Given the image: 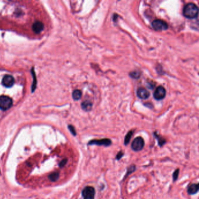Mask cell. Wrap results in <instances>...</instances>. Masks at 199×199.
Instances as JSON below:
<instances>
[{"instance_id":"6da1fadb","label":"cell","mask_w":199,"mask_h":199,"mask_svg":"<svg viewBox=\"0 0 199 199\" xmlns=\"http://www.w3.org/2000/svg\"><path fill=\"white\" fill-rule=\"evenodd\" d=\"M198 7L193 3H188L186 4L183 10V15L188 19H194L198 15Z\"/></svg>"},{"instance_id":"7a4b0ae2","label":"cell","mask_w":199,"mask_h":199,"mask_svg":"<svg viewBox=\"0 0 199 199\" xmlns=\"http://www.w3.org/2000/svg\"><path fill=\"white\" fill-rule=\"evenodd\" d=\"M145 145L144 140L141 137H137L134 139L131 143V149L135 152H139L141 151Z\"/></svg>"},{"instance_id":"3957f363","label":"cell","mask_w":199,"mask_h":199,"mask_svg":"<svg viewBox=\"0 0 199 199\" xmlns=\"http://www.w3.org/2000/svg\"><path fill=\"white\" fill-rule=\"evenodd\" d=\"M13 104L12 99L5 95L0 96V109L2 110H6L9 109Z\"/></svg>"},{"instance_id":"277c9868","label":"cell","mask_w":199,"mask_h":199,"mask_svg":"<svg viewBox=\"0 0 199 199\" xmlns=\"http://www.w3.org/2000/svg\"><path fill=\"white\" fill-rule=\"evenodd\" d=\"M82 195L83 199H95V188L90 186H87L85 187L82 191Z\"/></svg>"},{"instance_id":"5b68a950","label":"cell","mask_w":199,"mask_h":199,"mask_svg":"<svg viewBox=\"0 0 199 199\" xmlns=\"http://www.w3.org/2000/svg\"><path fill=\"white\" fill-rule=\"evenodd\" d=\"M111 144V141L109 138H103L100 139H92L89 141L88 145H96L98 146H109Z\"/></svg>"},{"instance_id":"8992f818","label":"cell","mask_w":199,"mask_h":199,"mask_svg":"<svg viewBox=\"0 0 199 199\" xmlns=\"http://www.w3.org/2000/svg\"><path fill=\"white\" fill-rule=\"evenodd\" d=\"M153 28L156 30H164L168 27L167 23L160 19H155L152 22Z\"/></svg>"},{"instance_id":"52a82bcc","label":"cell","mask_w":199,"mask_h":199,"mask_svg":"<svg viewBox=\"0 0 199 199\" xmlns=\"http://www.w3.org/2000/svg\"><path fill=\"white\" fill-rule=\"evenodd\" d=\"M166 95V90L162 86H159L153 93V97L156 100L163 99Z\"/></svg>"},{"instance_id":"ba28073f","label":"cell","mask_w":199,"mask_h":199,"mask_svg":"<svg viewBox=\"0 0 199 199\" xmlns=\"http://www.w3.org/2000/svg\"><path fill=\"white\" fill-rule=\"evenodd\" d=\"M14 82H15L14 78L12 75H6L2 78V83L4 86L10 88L13 85Z\"/></svg>"},{"instance_id":"9c48e42d","label":"cell","mask_w":199,"mask_h":199,"mask_svg":"<svg viewBox=\"0 0 199 199\" xmlns=\"http://www.w3.org/2000/svg\"><path fill=\"white\" fill-rule=\"evenodd\" d=\"M137 96L140 99H146L148 98L150 95V93L148 91V90L143 88H139V89H138L137 91Z\"/></svg>"},{"instance_id":"30bf717a","label":"cell","mask_w":199,"mask_h":199,"mask_svg":"<svg viewBox=\"0 0 199 199\" xmlns=\"http://www.w3.org/2000/svg\"><path fill=\"white\" fill-rule=\"evenodd\" d=\"M44 28V25L42 22L40 21L35 22L33 25H32V29L34 33H39L41 32Z\"/></svg>"},{"instance_id":"8fae6325","label":"cell","mask_w":199,"mask_h":199,"mask_svg":"<svg viewBox=\"0 0 199 199\" xmlns=\"http://www.w3.org/2000/svg\"><path fill=\"white\" fill-rule=\"evenodd\" d=\"M198 191V183H193L188 186L187 188V193L190 195L196 194Z\"/></svg>"},{"instance_id":"7c38bea8","label":"cell","mask_w":199,"mask_h":199,"mask_svg":"<svg viewBox=\"0 0 199 199\" xmlns=\"http://www.w3.org/2000/svg\"><path fill=\"white\" fill-rule=\"evenodd\" d=\"M81 106L83 110H84L85 111H89L92 109V103L89 100H85L82 102Z\"/></svg>"},{"instance_id":"4fadbf2b","label":"cell","mask_w":199,"mask_h":199,"mask_svg":"<svg viewBox=\"0 0 199 199\" xmlns=\"http://www.w3.org/2000/svg\"><path fill=\"white\" fill-rule=\"evenodd\" d=\"M132 134H133V131L132 130H131L127 132V134L125 136L124 140V144L125 145H127L129 144L130 139L132 136Z\"/></svg>"},{"instance_id":"5bb4252c","label":"cell","mask_w":199,"mask_h":199,"mask_svg":"<svg viewBox=\"0 0 199 199\" xmlns=\"http://www.w3.org/2000/svg\"><path fill=\"white\" fill-rule=\"evenodd\" d=\"M154 135L156 137V139L158 140V145L159 146H162L164 144H166V140L164 138H163L162 137L159 136L156 133H154Z\"/></svg>"},{"instance_id":"9a60e30c","label":"cell","mask_w":199,"mask_h":199,"mask_svg":"<svg viewBox=\"0 0 199 199\" xmlns=\"http://www.w3.org/2000/svg\"><path fill=\"white\" fill-rule=\"evenodd\" d=\"M82 96V92L79 90H75L72 93V97L75 100H78L81 99Z\"/></svg>"},{"instance_id":"2e32d148","label":"cell","mask_w":199,"mask_h":199,"mask_svg":"<svg viewBox=\"0 0 199 199\" xmlns=\"http://www.w3.org/2000/svg\"><path fill=\"white\" fill-rule=\"evenodd\" d=\"M136 167L135 165H130L128 168H127V173L125 174V176L124 177V179H125V177H127L130 174L132 173V172H134L135 170Z\"/></svg>"},{"instance_id":"e0dca14e","label":"cell","mask_w":199,"mask_h":199,"mask_svg":"<svg viewBox=\"0 0 199 199\" xmlns=\"http://www.w3.org/2000/svg\"><path fill=\"white\" fill-rule=\"evenodd\" d=\"M59 177V173L58 172H54L49 176V179L52 181H56Z\"/></svg>"},{"instance_id":"ac0fdd59","label":"cell","mask_w":199,"mask_h":199,"mask_svg":"<svg viewBox=\"0 0 199 199\" xmlns=\"http://www.w3.org/2000/svg\"><path fill=\"white\" fill-rule=\"evenodd\" d=\"M179 169H177L176 170H174V172L173 173V181H176L179 177Z\"/></svg>"},{"instance_id":"d6986e66","label":"cell","mask_w":199,"mask_h":199,"mask_svg":"<svg viewBox=\"0 0 199 199\" xmlns=\"http://www.w3.org/2000/svg\"><path fill=\"white\" fill-rule=\"evenodd\" d=\"M130 76L133 78H138L139 77V73L138 71H133L130 73Z\"/></svg>"},{"instance_id":"ffe728a7","label":"cell","mask_w":199,"mask_h":199,"mask_svg":"<svg viewBox=\"0 0 199 199\" xmlns=\"http://www.w3.org/2000/svg\"><path fill=\"white\" fill-rule=\"evenodd\" d=\"M124 155V152H123L122 151H119V152L117 153V154L116 155V159L117 160H120V159Z\"/></svg>"},{"instance_id":"44dd1931","label":"cell","mask_w":199,"mask_h":199,"mask_svg":"<svg viewBox=\"0 0 199 199\" xmlns=\"http://www.w3.org/2000/svg\"><path fill=\"white\" fill-rule=\"evenodd\" d=\"M68 128H69V131H71V132L72 133V135H76V133L75 129V128H74V127L72 125H68Z\"/></svg>"},{"instance_id":"7402d4cb","label":"cell","mask_w":199,"mask_h":199,"mask_svg":"<svg viewBox=\"0 0 199 199\" xmlns=\"http://www.w3.org/2000/svg\"><path fill=\"white\" fill-rule=\"evenodd\" d=\"M67 159H63V160L60 163V166L61 167L64 166L67 163Z\"/></svg>"}]
</instances>
